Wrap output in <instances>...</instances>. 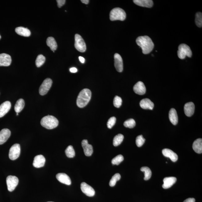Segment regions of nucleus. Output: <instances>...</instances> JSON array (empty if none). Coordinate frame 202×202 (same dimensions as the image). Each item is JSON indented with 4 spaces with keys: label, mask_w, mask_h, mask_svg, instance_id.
<instances>
[{
    "label": "nucleus",
    "mask_w": 202,
    "mask_h": 202,
    "mask_svg": "<svg viewBox=\"0 0 202 202\" xmlns=\"http://www.w3.org/2000/svg\"><path fill=\"white\" fill-rule=\"evenodd\" d=\"M136 43L141 48L143 54H149L153 50L154 44L151 39L147 36L138 37L136 40Z\"/></svg>",
    "instance_id": "nucleus-1"
},
{
    "label": "nucleus",
    "mask_w": 202,
    "mask_h": 202,
    "mask_svg": "<svg viewBox=\"0 0 202 202\" xmlns=\"http://www.w3.org/2000/svg\"><path fill=\"white\" fill-rule=\"evenodd\" d=\"M91 92L87 88H85L80 92L77 97V104L78 107L83 108L89 102L91 99Z\"/></svg>",
    "instance_id": "nucleus-2"
},
{
    "label": "nucleus",
    "mask_w": 202,
    "mask_h": 202,
    "mask_svg": "<svg viewBox=\"0 0 202 202\" xmlns=\"http://www.w3.org/2000/svg\"><path fill=\"white\" fill-rule=\"evenodd\" d=\"M58 120L56 117L52 116H48L44 117L40 121L42 127L47 129L55 128L58 125Z\"/></svg>",
    "instance_id": "nucleus-3"
},
{
    "label": "nucleus",
    "mask_w": 202,
    "mask_h": 202,
    "mask_svg": "<svg viewBox=\"0 0 202 202\" xmlns=\"http://www.w3.org/2000/svg\"><path fill=\"white\" fill-rule=\"evenodd\" d=\"M126 17V14L123 9L120 8H113L110 13V19L112 21H124Z\"/></svg>",
    "instance_id": "nucleus-4"
},
{
    "label": "nucleus",
    "mask_w": 202,
    "mask_h": 202,
    "mask_svg": "<svg viewBox=\"0 0 202 202\" xmlns=\"http://www.w3.org/2000/svg\"><path fill=\"white\" fill-rule=\"evenodd\" d=\"M178 55L179 58L181 59H184L187 56L188 57H191L192 52L188 46L185 44H182L179 46Z\"/></svg>",
    "instance_id": "nucleus-5"
},
{
    "label": "nucleus",
    "mask_w": 202,
    "mask_h": 202,
    "mask_svg": "<svg viewBox=\"0 0 202 202\" xmlns=\"http://www.w3.org/2000/svg\"><path fill=\"white\" fill-rule=\"evenodd\" d=\"M75 47L78 51L84 53L86 50V43L80 35L76 34L75 35Z\"/></svg>",
    "instance_id": "nucleus-6"
},
{
    "label": "nucleus",
    "mask_w": 202,
    "mask_h": 202,
    "mask_svg": "<svg viewBox=\"0 0 202 202\" xmlns=\"http://www.w3.org/2000/svg\"><path fill=\"white\" fill-rule=\"evenodd\" d=\"M52 84V79L50 78L46 79L42 83L39 89L40 95H44L47 94L50 90Z\"/></svg>",
    "instance_id": "nucleus-7"
},
{
    "label": "nucleus",
    "mask_w": 202,
    "mask_h": 202,
    "mask_svg": "<svg viewBox=\"0 0 202 202\" xmlns=\"http://www.w3.org/2000/svg\"><path fill=\"white\" fill-rule=\"evenodd\" d=\"M20 154V146L19 144H14L10 149L9 157L12 160L18 158Z\"/></svg>",
    "instance_id": "nucleus-8"
},
{
    "label": "nucleus",
    "mask_w": 202,
    "mask_h": 202,
    "mask_svg": "<svg viewBox=\"0 0 202 202\" xmlns=\"http://www.w3.org/2000/svg\"><path fill=\"white\" fill-rule=\"evenodd\" d=\"M6 181L8 190L12 192L17 187L19 180L16 176H9L7 177Z\"/></svg>",
    "instance_id": "nucleus-9"
},
{
    "label": "nucleus",
    "mask_w": 202,
    "mask_h": 202,
    "mask_svg": "<svg viewBox=\"0 0 202 202\" xmlns=\"http://www.w3.org/2000/svg\"><path fill=\"white\" fill-rule=\"evenodd\" d=\"M81 188L82 192L87 196L92 197L95 195V191L93 188L85 182L81 183Z\"/></svg>",
    "instance_id": "nucleus-10"
},
{
    "label": "nucleus",
    "mask_w": 202,
    "mask_h": 202,
    "mask_svg": "<svg viewBox=\"0 0 202 202\" xmlns=\"http://www.w3.org/2000/svg\"><path fill=\"white\" fill-rule=\"evenodd\" d=\"M114 65L117 71L119 72H123V63L121 56L118 53H116L114 56Z\"/></svg>",
    "instance_id": "nucleus-11"
},
{
    "label": "nucleus",
    "mask_w": 202,
    "mask_h": 202,
    "mask_svg": "<svg viewBox=\"0 0 202 202\" xmlns=\"http://www.w3.org/2000/svg\"><path fill=\"white\" fill-rule=\"evenodd\" d=\"M11 57L8 54H0V66H8L11 63Z\"/></svg>",
    "instance_id": "nucleus-12"
},
{
    "label": "nucleus",
    "mask_w": 202,
    "mask_h": 202,
    "mask_svg": "<svg viewBox=\"0 0 202 202\" xmlns=\"http://www.w3.org/2000/svg\"><path fill=\"white\" fill-rule=\"evenodd\" d=\"M133 90L135 93L137 95H142L146 93V88L144 83L141 81H139L134 85Z\"/></svg>",
    "instance_id": "nucleus-13"
},
{
    "label": "nucleus",
    "mask_w": 202,
    "mask_h": 202,
    "mask_svg": "<svg viewBox=\"0 0 202 202\" xmlns=\"http://www.w3.org/2000/svg\"><path fill=\"white\" fill-rule=\"evenodd\" d=\"M45 158L43 155H40L36 156L34 159L33 166L36 168H40L44 166Z\"/></svg>",
    "instance_id": "nucleus-14"
},
{
    "label": "nucleus",
    "mask_w": 202,
    "mask_h": 202,
    "mask_svg": "<svg viewBox=\"0 0 202 202\" xmlns=\"http://www.w3.org/2000/svg\"><path fill=\"white\" fill-rule=\"evenodd\" d=\"M82 146L83 149H84L85 155L87 157L91 156L93 153V148L91 145L88 144L87 140H83L82 142Z\"/></svg>",
    "instance_id": "nucleus-15"
},
{
    "label": "nucleus",
    "mask_w": 202,
    "mask_h": 202,
    "mask_svg": "<svg viewBox=\"0 0 202 202\" xmlns=\"http://www.w3.org/2000/svg\"><path fill=\"white\" fill-rule=\"evenodd\" d=\"M56 178L61 183L70 185L71 184V180L68 175L64 173H59L56 175Z\"/></svg>",
    "instance_id": "nucleus-16"
},
{
    "label": "nucleus",
    "mask_w": 202,
    "mask_h": 202,
    "mask_svg": "<svg viewBox=\"0 0 202 202\" xmlns=\"http://www.w3.org/2000/svg\"><path fill=\"white\" fill-rule=\"evenodd\" d=\"M162 153L164 156L169 158L173 162H175L178 160V156L177 154L168 149H164L162 150Z\"/></svg>",
    "instance_id": "nucleus-17"
},
{
    "label": "nucleus",
    "mask_w": 202,
    "mask_h": 202,
    "mask_svg": "<svg viewBox=\"0 0 202 202\" xmlns=\"http://www.w3.org/2000/svg\"><path fill=\"white\" fill-rule=\"evenodd\" d=\"M11 108V103L9 101H6L0 105V118L2 117L7 113Z\"/></svg>",
    "instance_id": "nucleus-18"
},
{
    "label": "nucleus",
    "mask_w": 202,
    "mask_h": 202,
    "mask_svg": "<svg viewBox=\"0 0 202 202\" xmlns=\"http://www.w3.org/2000/svg\"><path fill=\"white\" fill-rule=\"evenodd\" d=\"M11 131L8 129H2L0 132V145L6 142L11 136Z\"/></svg>",
    "instance_id": "nucleus-19"
},
{
    "label": "nucleus",
    "mask_w": 202,
    "mask_h": 202,
    "mask_svg": "<svg viewBox=\"0 0 202 202\" xmlns=\"http://www.w3.org/2000/svg\"><path fill=\"white\" fill-rule=\"evenodd\" d=\"M195 105L193 102L187 103L184 106V111L186 116L191 117L194 114L195 111Z\"/></svg>",
    "instance_id": "nucleus-20"
},
{
    "label": "nucleus",
    "mask_w": 202,
    "mask_h": 202,
    "mask_svg": "<svg viewBox=\"0 0 202 202\" xmlns=\"http://www.w3.org/2000/svg\"><path fill=\"white\" fill-rule=\"evenodd\" d=\"M177 179L175 177H170L165 178L163 180L164 184L162 187L165 189L169 188L176 183Z\"/></svg>",
    "instance_id": "nucleus-21"
},
{
    "label": "nucleus",
    "mask_w": 202,
    "mask_h": 202,
    "mask_svg": "<svg viewBox=\"0 0 202 202\" xmlns=\"http://www.w3.org/2000/svg\"><path fill=\"white\" fill-rule=\"evenodd\" d=\"M135 4L138 6L150 8L153 6V2L151 0H134Z\"/></svg>",
    "instance_id": "nucleus-22"
},
{
    "label": "nucleus",
    "mask_w": 202,
    "mask_h": 202,
    "mask_svg": "<svg viewBox=\"0 0 202 202\" xmlns=\"http://www.w3.org/2000/svg\"><path fill=\"white\" fill-rule=\"evenodd\" d=\"M140 105L142 109H144L152 110L154 107L153 103L148 99H143L140 102Z\"/></svg>",
    "instance_id": "nucleus-23"
},
{
    "label": "nucleus",
    "mask_w": 202,
    "mask_h": 202,
    "mask_svg": "<svg viewBox=\"0 0 202 202\" xmlns=\"http://www.w3.org/2000/svg\"><path fill=\"white\" fill-rule=\"evenodd\" d=\"M169 118L170 121L174 125H176L178 123V118L177 112L175 109L172 108L169 113Z\"/></svg>",
    "instance_id": "nucleus-24"
},
{
    "label": "nucleus",
    "mask_w": 202,
    "mask_h": 202,
    "mask_svg": "<svg viewBox=\"0 0 202 202\" xmlns=\"http://www.w3.org/2000/svg\"><path fill=\"white\" fill-rule=\"evenodd\" d=\"M15 31L18 34L23 36L29 37L31 35V32L29 29L23 27H17Z\"/></svg>",
    "instance_id": "nucleus-25"
},
{
    "label": "nucleus",
    "mask_w": 202,
    "mask_h": 202,
    "mask_svg": "<svg viewBox=\"0 0 202 202\" xmlns=\"http://www.w3.org/2000/svg\"><path fill=\"white\" fill-rule=\"evenodd\" d=\"M193 149L196 153H202V139H198L194 141L192 145Z\"/></svg>",
    "instance_id": "nucleus-26"
},
{
    "label": "nucleus",
    "mask_w": 202,
    "mask_h": 202,
    "mask_svg": "<svg viewBox=\"0 0 202 202\" xmlns=\"http://www.w3.org/2000/svg\"><path fill=\"white\" fill-rule=\"evenodd\" d=\"M47 45L48 46L51 50L54 52L57 49V45L55 39L53 37H49L47 40Z\"/></svg>",
    "instance_id": "nucleus-27"
},
{
    "label": "nucleus",
    "mask_w": 202,
    "mask_h": 202,
    "mask_svg": "<svg viewBox=\"0 0 202 202\" xmlns=\"http://www.w3.org/2000/svg\"><path fill=\"white\" fill-rule=\"evenodd\" d=\"M25 106V102L23 99H20L17 101L15 106V112L19 113L21 112Z\"/></svg>",
    "instance_id": "nucleus-28"
},
{
    "label": "nucleus",
    "mask_w": 202,
    "mask_h": 202,
    "mask_svg": "<svg viewBox=\"0 0 202 202\" xmlns=\"http://www.w3.org/2000/svg\"><path fill=\"white\" fill-rule=\"evenodd\" d=\"M141 170L145 173L144 180H149L152 176V171L150 168L147 166H143L141 168Z\"/></svg>",
    "instance_id": "nucleus-29"
},
{
    "label": "nucleus",
    "mask_w": 202,
    "mask_h": 202,
    "mask_svg": "<svg viewBox=\"0 0 202 202\" xmlns=\"http://www.w3.org/2000/svg\"><path fill=\"white\" fill-rule=\"evenodd\" d=\"M124 136L123 134H119L117 135L113 140V145L115 146H117L123 142Z\"/></svg>",
    "instance_id": "nucleus-30"
},
{
    "label": "nucleus",
    "mask_w": 202,
    "mask_h": 202,
    "mask_svg": "<svg viewBox=\"0 0 202 202\" xmlns=\"http://www.w3.org/2000/svg\"><path fill=\"white\" fill-rule=\"evenodd\" d=\"M65 152L67 157L69 158H72L75 156V150L71 145L67 147Z\"/></svg>",
    "instance_id": "nucleus-31"
},
{
    "label": "nucleus",
    "mask_w": 202,
    "mask_h": 202,
    "mask_svg": "<svg viewBox=\"0 0 202 202\" xmlns=\"http://www.w3.org/2000/svg\"><path fill=\"white\" fill-rule=\"evenodd\" d=\"M46 58L45 57H44L42 54L39 55L37 57L36 60V65L38 67H40L41 66L44 64Z\"/></svg>",
    "instance_id": "nucleus-32"
},
{
    "label": "nucleus",
    "mask_w": 202,
    "mask_h": 202,
    "mask_svg": "<svg viewBox=\"0 0 202 202\" xmlns=\"http://www.w3.org/2000/svg\"><path fill=\"white\" fill-rule=\"evenodd\" d=\"M121 176L119 173H116L113 176L109 182V185L111 187H114L116 185V182L119 180Z\"/></svg>",
    "instance_id": "nucleus-33"
},
{
    "label": "nucleus",
    "mask_w": 202,
    "mask_h": 202,
    "mask_svg": "<svg viewBox=\"0 0 202 202\" xmlns=\"http://www.w3.org/2000/svg\"><path fill=\"white\" fill-rule=\"evenodd\" d=\"M196 25L198 27H202V14L201 12H198L196 15L195 20Z\"/></svg>",
    "instance_id": "nucleus-34"
},
{
    "label": "nucleus",
    "mask_w": 202,
    "mask_h": 202,
    "mask_svg": "<svg viewBox=\"0 0 202 202\" xmlns=\"http://www.w3.org/2000/svg\"><path fill=\"white\" fill-rule=\"evenodd\" d=\"M136 122L133 119H130L125 121L124 125L125 127L132 128L136 126Z\"/></svg>",
    "instance_id": "nucleus-35"
},
{
    "label": "nucleus",
    "mask_w": 202,
    "mask_h": 202,
    "mask_svg": "<svg viewBox=\"0 0 202 202\" xmlns=\"http://www.w3.org/2000/svg\"><path fill=\"white\" fill-rule=\"evenodd\" d=\"M124 157L121 155L117 156L113 158L112 160V163L113 165H118L124 160Z\"/></svg>",
    "instance_id": "nucleus-36"
},
{
    "label": "nucleus",
    "mask_w": 202,
    "mask_h": 202,
    "mask_svg": "<svg viewBox=\"0 0 202 202\" xmlns=\"http://www.w3.org/2000/svg\"><path fill=\"white\" fill-rule=\"evenodd\" d=\"M145 139L143 138L142 135L138 136L136 139V144L138 147H141L144 144Z\"/></svg>",
    "instance_id": "nucleus-37"
},
{
    "label": "nucleus",
    "mask_w": 202,
    "mask_h": 202,
    "mask_svg": "<svg viewBox=\"0 0 202 202\" xmlns=\"http://www.w3.org/2000/svg\"><path fill=\"white\" fill-rule=\"evenodd\" d=\"M122 100L120 97L116 96L113 100V105L115 107L119 108L121 106Z\"/></svg>",
    "instance_id": "nucleus-38"
},
{
    "label": "nucleus",
    "mask_w": 202,
    "mask_h": 202,
    "mask_svg": "<svg viewBox=\"0 0 202 202\" xmlns=\"http://www.w3.org/2000/svg\"><path fill=\"white\" fill-rule=\"evenodd\" d=\"M116 122V118L115 117H112L109 119L107 123V126L109 128L111 129L114 126Z\"/></svg>",
    "instance_id": "nucleus-39"
},
{
    "label": "nucleus",
    "mask_w": 202,
    "mask_h": 202,
    "mask_svg": "<svg viewBox=\"0 0 202 202\" xmlns=\"http://www.w3.org/2000/svg\"><path fill=\"white\" fill-rule=\"evenodd\" d=\"M56 1L57 3L58 7L60 8L65 5L66 1L65 0H57Z\"/></svg>",
    "instance_id": "nucleus-40"
},
{
    "label": "nucleus",
    "mask_w": 202,
    "mask_h": 202,
    "mask_svg": "<svg viewBox=\"0 0 202 202\" xmlns=\"http://www.w3.org/2000/svg\"><path fill=\"white\" fill-rule=\"evenodd\" d=\"M196 200L194 198H189L184 201L183 202H195Z\"/></svg>",
    "instance_id": "nucleus-41"
},
{
    "label": "nucleus",
    "mask_w": 202,
    "mask_h": 202,
    "mask_svg": "<svg viewBox=\"0 0 202 202\" xmlns=\"http://www.w3.org/2000/svg\"><path fill=\"white\" fill-rule=\"evenodd\" d=\"M70 71L71 72L73 73H75L77 72L78 70L75 67H72V68L70 69Z\"/></svg>",
    "instance_id": "nucleus-42"
},
{
    "label": "nucleus",
    "mask_w": 202,
    "mask_h": 202,
    "mask_svg": "<svg viewBox=\"0 0 202 202\" xmlns=\"http://www.w3.org/2000/svg\"><path fill=\"white\" fill-rule=\"evenodd\" d=\"M79 60L80 61H81V63H84L85 62V59L84 58L82 57L79 56Z\"/></svg>",
    "instance_id": "nucleus-43"
},
{
    "label": "nucleus",
    "mask_w": 202,
    "mask_h": 202,
    "mask_svg": "<svg viewBox=\"0 0 202 202\" xmlns=\"http://www.w3.org/2000/svg\"><path fill=\"white\" fill-rule=\"evenodd\" d=\"M81 2L85 4H88L89 2V1L88 0H81Z\"/></svg>",
    "instance_id": "nucleus-44"
},
{
    "label": "nucleus",
    "mask_w": 202,
    "mask_h": 202,
    "mask_svg": "<svg viewBox=\"0 0 202 202\" xmlns=\"http://www.w3.org/2000/svg\"><path fill=\"white\" fill-rule=\"evenodd\" d=\"M1 35H0V40H1Z\"/></svg>",
    "instance_id": "nucleus-45"
},
{
    "label": "nucleus",
    "mask_w": 202,
    "mask_h": 202,
    "mask_svg": "<svg viewBox=\"0 0 202 202\" xmlns=\"http://www.w3.org/2000/svg\"><path fill=\"white\" fill-rule=\"evenodd\" d=\"M18 115H19L18 113H17V116H18Z\"/></svg>",
    "instance_id": "nucleus-46"
},
{
    "label": "nucleus",
    "mask_w": 202,
    "mask_h": 202,
    "mask_svg": "<svg viewBox=\"0 0 202 202\" xmlns=\"http://www.w3.org/2000/svg\"></svg>",
    "instance_id": "nucleus-47"
}]
</instances>
